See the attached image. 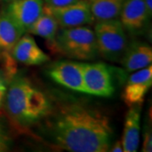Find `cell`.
<instances>
[{"label":"cell","mask_w":152,"mask_h":152,"mask_svg":"<svg viewBox=\"0 0 152 152\" xmlns=\"http://www.w3.org/2000/svg\"><path fill=\"white\" fill-rule=\"evenodd\" d=\"M48 122L49 136L63 150L106 152L112 145L113 130L108 117L86 105H64Z\"/></svg>","instance_id":"6da1fadb"},{"label":"cell","mask_w":152,"mask_h":152,"mask_svg":"<svg viewBox=\"0 0 152 152\" xmlns=\"http://www.w3.org/2000/svg\"><path fill=\"white\" fill-rule=\"evenodd\" d=\"M3 106L11 122L23 128L41 122L52 112L48 96L20 76L15 77L7 86Z\"/></svg>","instance_id":"7a4b0ae2"},{"label":"cell","mask_w":152,"mask_h":152,"mask_svg":"<svg viewBox=\"0 0 152 152\" xmlns=\"http://www.w3.org/2000/svg\"><path fill=\"white\" fill-rule=\"evenodd\" d=\"M55 47L62 53L77 60H92L98 55L95 32L86 26L61 28L55 39Z\"/></svg>","instance_id":"3957f363"},{"label":"cell","mask_w":152,"mask_h":152,"mask_svg":"<svg viewBox=\"0 0 152 152\" xmlns=\"http://www.w3.org/2000/svg\"><path fill=\"white\" fill-rule=\"evenodd\" d=\"M94 32L98 54L112 62L122 58L128 47V39L124 27L120 20L116 19L98 21L95 26Z\"/></svg>","instance_id":"277c9868"},{"label":"cell","mask_w":152,"mask_h":152,"mask_svg":"<svg viewBox=\"0 0 152 152\" xmlns=\"http://www.w3.org/2000/svg\"><path fill=\"white\" fill-rule=\"evenodd\" d=\"M85 93L100 97H111L115 91L113 73L104 63L84 64Z\"/></svg>","instance_id":"5b68a950"},{"label":"cell","mask_w":152,"mask_h":152,"mask_svg":"<svg viewBox=\"0 0 152 152\" xmlns=\"http://www.w3.org/2000/svg\"><path fill=\"white\" fill-rule=\"evenodd\" d=\"M43 12L53 17L61 28L87 26L95 21L88 0H78L62 7H50L44 4Z\"/></svg>","instance_id":"8992f818"},{"label":"cell","mask_w":152,"mask_h":152,"mask_svg":"<svg viewBox=\"0 0 152 152\" xmlns=\"http://www.w3.org/2000/svg\"><path fill=\"white\" fill-rule=\"evenodd\" d=\"M84 64L74 61H58L49 66L48 76L57 84L69 90L85 93Z\"/></svg>","instance_id":"52a82bcc"},{"label":"cell","mask_w":152,"mask_h":152,"mask_svg":"<svg viewBox=\"0 0 152 152\" xmlns=\"http://www.w3.org/2000/svg\"><path fill=\"white\" fill-rule=\"evenodd\" d=\"M152 85V66L134 71L126 82L122 98L128 107L142 105Z\"/></svg>","instance_id":"ba28073f"},{"label":"cell","mask_w":152,"mask_h":152,"mask_svg":"<svg viewBox=\"0 0 152 152\" xmlns=\"http://www.w3.org/2000/svg\"><path fill=\"white\" fill-rule=\"evenodd\" d=\"M146 6L143 0H124L120 12V22L132 35L142 33L146 28L149 18Z\"/></svg>","instance_id":"9c48e42d"},{"label":"cell","mask_w":152,"mask_h":152,"mask_svg":"<svg viewBox=\"0 0 152 152\" xmlns=\"http://www.w3.org/2000/svg\"><path fill=\"white\" fill-rule=\"evenodd\" d=\"M43 6V0H15L9 3L5 10L26 32L42 14Z\"/></svg>","instance_id":"30bf717a"},{"label":"cell","mask_w":152,"mask_h":152,"mask_svg":"<svg viewBox=\"0 0 152 152\" xmlns=\"http://www.w3.org/2000/svg\"><path fill=\"white\" fill-rule=\"evenodd\" d=\"M10 53L14 59L25 65H41L49 60L29 33L22 36Z\"/></svg>","instance_id":"8fae6325"},{"label":"cell","mask_w":152,"mask_h":152,"mask_svg":"<svg viewBox=\"0 0 152 152\" xmlns=\"http://www.w3.org/2000/svg\"><path fill=\"white\" fill-rule=\"evenodd\" d=\"M121 60L129 73L146 68L152 63L151 47L145 42H134L128 45Z\"/></svg>","instance_id":"7c38bea8"},{"label":"cell","mask_w":152,"mask_h":152,"mask_svg":"<svg viewBox=\"0 0 152 152\" xmlns=\"http://www.w3.org/2000/svg\"><path fill=\"white\" fill-rule=\"evenodd\" d=\"M141 105L130 107L125 118L122 144L124 152H135L140 145Z\"/></svg>","instance_id":"4fadbf2b"},{"label":"cell","mask_w":152,"mask_h":152,"mask_svg":"<svg viewBox=\"0 0 152 152\" xmlns=\"http://www.w3.org/2000/svg\"><path fill=\"white\" fill-rule=\"evenodd\" d=\"M26 31L6 12L0 13V51L10 53Z\"/></svg>","instance_id":"5bb4252c"},{"label":"cell","mask_w":152,"mask_h":152,"mask_svg":"<svg viewBox=\"0 0 152 152\" xmlns=\"http://www.w3.org/2000/svg\"><path fill=\"white\" fill-rule=\"evenodd\" d=\"M93 18L96 21L116 20L119 17L124 0H88Z\"/></svg>","instance_id":"9a60e30c"},{"label":"cell","mask_w":152,"mask_h":152,"mask_svg":"<svg viewBox=\"0 0 152 152\" xmlns=\"http://www.w3.org/2000/svg\"><path fill=\"white\" fill-rule=\"evenodd\" d=\"M59 26L53 16L42 11V14L29 27L26 32L46 39L49 43L55 45V39Z\"/></svg>","instance_id":"2e32d148"},{"label":"cell","mask_w":152,"mask_h":152,"mask_svg":"<svg viewBox=\"0 0 152 152\" xmlns=\"http://www.w3.org/2000/svg\"><path fill=\"white\" fill-rule=\"evenodd\" d=\"M11 141L12 140L6 128L5 123L4 122L0 113V152L9 151L12 143Z\"/></svg>","instance_id":"e0dca14e"},{"label":"cell","mask_w":152,"mask_h":152,"mask_svg":"<svg viewBox=\"0 0 152 152\" xmlns=\"http://www.w3.org/2000/svg\"><path fill=\"white\" fill-rule=\"evenodd\" d=\"M152 151V136L151 130L145 129L143 135V145H142V151L151 152Z\"/></svg>","instance_id":"ac0fdd59"},{"label":"cell","mask_w":152,"mask_h":152,"mask_svg":"<svg viewBox=\"0 0 152 152\" xmlns=\"http://www.w3.org/2000/svg\"><path fill=\"white\" fill-rule=\"evenodd\" d=\"M45 5L50 7H62L73 4L78 0H43Z\"/></svg>","instance_id":"d6986e66"},{"label":"cell","mask_w":152,"mask_h":152,"mask_svg":"<svg viewBox=\"0 0 152 152\" xmlns=\"http://www.w3.org/2000/svg\"><path fill=\"white\" fill-rule=\"evenodd\" d=\"M7 84L4 79L0 75V108L3 107V103H4V96H5L6 91H7Z\"/></svg>","instance_id":"ffe728a7"},{"label":"cell","mask_w":152,"mask_h":152,"mask_svg":"<svg viewBox=\"0 0 152 152\" xmlns=\"http://www.w3.org/2000/svg\"><path fill=\"white\" fill-rule=\"evenodd\" d=\"M109 151L112 152H123L124 151V147H123V144L121 140H117L114 142L113 145H111Z\"/></svg>","instance_id":"44dd1931"},{"label":"cell","mask_w":152,"mask_h":152,"mask_svg":"<svg viewBox=\"0 0 152 152\" xmlns=\"http://www.w3.org/2000/svg\"><path fill=\"white\" fill-rule=\"evenodd\" d=\"M146 6L147 10H148V13L149 15L151 16L152 15V0H143Z\"/></svg>","instance_id":"7402d4cb"},{"label":"cell","mask_w":152,"mask_h":152,"mask_svg":"<svg viewBox=\"0 0 152 152\" xmlns=\"http://www.w3.org/2000/svg\"><path fill=\"white\" fill-rule=\"evenodd\" d=\"M3 1H4V2H6V3H10V2L15 1V0H3Z\"/></svg>","instance_id":"603a6c76"},{"label":"cell","mask_w":152,"mask_h":152,"mask_svg":"<svg viewBox=\"0 0 152 152\" xmlns=\"http://www.w3.org/2000/svg\"></svg>","instance_id":"cb8c5ba5"}]
</instances>
